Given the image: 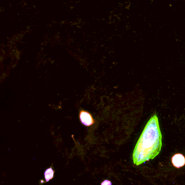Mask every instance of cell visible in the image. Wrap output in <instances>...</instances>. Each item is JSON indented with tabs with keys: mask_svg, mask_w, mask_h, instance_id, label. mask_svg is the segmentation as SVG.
Segmentation results:
<instances>
[{
	"mask_svg": "<svg viewBox=\"0 0 185 185\" xmlns=\"http://www.w3.org/2000/svg\"><path fill=\"white\" fill-rule=\"evenodd\" d=\"M101 185H112L111 182L109 180H106L101 184Z\"/></svg>",
	"mask_w": 185,
	"mask_h": 185,
	"instance_id": "obj_5",
	"label": "cell"
},
{
	"mask_svg": "<svg viewBox=\"0 0 185 185\" xmlns=\"http://www.w3.org/2000/svg\"><path fill=\"white\" fill-rule=\"evenodd\" d=\"M54 176V171L52 168H49L47 169L44 173V177L45 179L46 182H49L51 179L53 178Z\"/></svg>",
	"mask_w": 185,
	"mask_h": 185,
	"instance_id": "obj_4",
	"label": "cell"
},
{
	"mask_svg": "<svg viewBox=\"0 0 185 185\" xmlns=\"http://www.w3.org/2000/svg\"><path fill=\"white\" fill-rule=\"evenodd\" d=\"M79 119L81 123L87 127L91 126L95 123V120L91 114L84 110L80 111Z\"/></svg>",
	"mask_w": 185,
	"mask_h": 185,
	"instance_id": "obj_2",
	"label": "cell"
},
{
	"mask_svg": "<svg viewBox=\"0 0 185 185\" xmlns=\"http://www.w3.org/2000/svg\"><path fill=\"white\" fill-rule=\"evenodd\" d=\"M162 134L158 117L153 115L144 127L134 149L132 159L134 163L139 166L154 159L161 151Z\"/></svg>",
	"mask_w": 185,
	"mask_h": 185,
	"instance_id": "obj_1",
	"label": "cell"
},
{
	"mask_svg": "<svg viewBox=\"0 0 185 185\" xmlns=\"http://www.w3.org/2000/svg\"><path fill=\"white\" fill-rule=\"evenodd\" d=\"M172 163L176 168H181L185 165V157L181 154H176L172 158Z\"/></svg>",
	"mask_w": 185,
	"mask_h": 185,
	"instance_id": "obj_3",
	"label": "cell"
}]
</instances>
